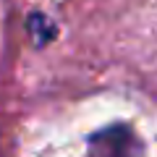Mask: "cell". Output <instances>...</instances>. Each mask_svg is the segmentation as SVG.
Wrapping results in <instances>:
<instances>
[{"label":"cell","mask_w":157,"mask_h":157,"mask_svg":"<svg viewBox=\"0 0 157 157\" xmlns=\"http://www.w3.org/2000/svg\"><path fill=\"white\" fill-rule=\"evenodd\" d=\"M89 157H144L139 136L123 123L107 126L89 139Z\"/></svg>","instance_id":"cell-1"}]
</instances>
